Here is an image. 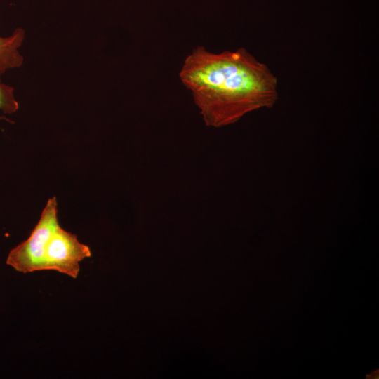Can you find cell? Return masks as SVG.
<instances>
[{"mask_svg": "<svg viewBox=\"0 0 379 379\" xmlns=\"http://www.w3.org/2000/svg\"><path fill=\"white\" fill-rule=\"evenodd\" d=\"M179 77L208 126L235 123L278 100L277 77L244 48L215 53L197 46L185 58Z\"/></svg>", "mask_w": 379, "mask_h": 379, "instance_id": "6da1fadb", "label": "cell"}, {"mask_svg": "<svg viewBox=\"0 0 379 379\" xmlns=\"http://www.w3.org/2000/svg\"><path fill=\"white\" fill-rule=\"evenodd\" d=\"M55 197L49 199L29 237L8 253L6 264L22 273L46 270L45 251L48 240L60 225Z\"/></svg>", "mask_w": 379, "mask_h": 379, "instance_id": "7a4b0ae2", "label": "cell"}, {"mask_svg": "<svg viewBox=\"0 0 379 379\" xmlns=\"http://www.w3.org/2000/svg\"><path fill=\"white\" fill-rule=\"evenodd\" d=\"M91 256L89 247L60 225L51 236L45 251L46 270H54L76 279L79 263Z\"/></svg>", "mask_w": 379, "mask_h": 379, "instance_id": "3957f363", "label": "cell"}, {"mask_svg": "<svg viewBox=\"0 0 379 379\" xmlns=\"http://www.w3.org/2000/svg\"><path fill=\"white\" fill-rule=\"evenodd\" d=\"M25 31L22 28L15 29L7 37L0 36V74L6 70L22 66L24 58L19 48L25 39Z\"/></svg>", "mask_w": 379, "mask_h": 379, "instance_id": "277c9868", "label": "cell"}, {"mask_svg": "<svg viewBox=\"0 0 379 379\" xmlns=\"http://www.w3.org/2000/svg\"><path fill=\"white\" fill-rule=\"evenodd\" d=\"M0 74V111L4 114H13L19 109V103L14 95L15 88L1 81Z\"/></svg>", "mask_w": 379, "mask_h": 379, "instance_id": "5b68a950", "label": "cell"}]
</instances>
